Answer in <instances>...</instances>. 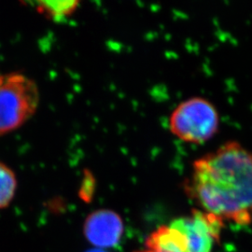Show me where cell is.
Returning a JSON list of instances; mask_svg holds the SVG:
<instances>
[{"label": "cell", "instance_id": "obj_5", "mask_svg": "<svg viewBox=\"0 0 252 252\" xmlns=\"http://www.w3.org/2000/svg\"><path fill=\"white\" fill-rule=\"evenodd\" d=\"M125 232L124 221L113 210L98 209L87 217L83 233L93 246L102 249L116 247Z\"/></svg>", "mask_w": 252, "mask_h": 252}, {"label": "cell", "instance_id": "obj_7", "mask_svg": "<svg viewBox=\"0 0 252 252\" xmlns=\"http://www.w3.org/2000/svg\"><path fill=\"white\" fill-rule=\"evenodd\" d=\"M172 252V251H158V250H151V249H144V250H140L138 252Z\"/></svg>", "mask_w": 252, "mask_h": 252}, {"label": "cell", "instance_id": "obj_2", "mask_svg": "<svg viewBox=\"0 0 252 252\" xmlns=\"http://www.w3.org/2000/svg\"><path fill=\"white\" fill-rule=\"evenodd\" d=\"M40 94L36 82L24 74L0 76V136L24 126L36 113Z\"/></svg>", "mask_w": 252, "mask_h": 252}, {"label": "cell", "instance_id": "obj_8", "mask_svg": "<svg viewBox=\"0 0 252 252\" xmlns=\"http://www.w3.org/2000/svg\"><path fill=\"white\" fill-rule=\"evenodd\" d=\"M87 252H107L106 251H103V250H100V249H95V250H90Z\"/></svg>", "mask_w": 252, "mask_h": 252}, {"label": "cell", "instance_id": "obj_4", "mask_svg": "<svg viewBox=\"0 0 252 252\" xmlns=\"http://www.w3.org/2000/svg\"><path fill=\"white\" fill-rule=\"evenodd\" d=\"M186 238V252H211L220 238L223 220L203 210L193 209L190 215L176 219L169 224Z\"/></svg>", "mask_w": 252, "mask_h": 252}, {"label": "cell", "instance_id": "obj_6", "mask_svg": "<svg viewBox=\"0 0 252 252\" xmlns=\"http://www.w3.org/2000/svg\"><path fill=\"white\" fill-rule=\"evenodd\" d=\"M17 189V178L14 171L0 162V209L8 207Z\"/></svg>", "mask_w": 252, "mask_h": 252}, {"label": "cell", "instance_id": "obj_1", "mask_svg": "<svg viewBox=\"0 0 252 252\" xmlns=\"http://www.w3.org/2000/svg\"><path fill=\"white\" fill-rule=\"evenodd\" d=\"M185 190L201 209L223 220L252 221V153L227 141L192 162Z\"/></svg>", "mask_w": 252, "mask_h": 252}, {"label": "cell", "instance_id": "obj_3", "mask_svg": "<svg viewBox=\"0 0 252 252\" xmlns=\"http://www.w3.org/2000/svg\"><path fill=\"white\" fill-rule=\"evenodd\" d=\"M169 130L180 140L202 144L213 137L220 126L219 111L213 103L202 96L180 102L172 110Z\"/></svg>", "mask_w": 252, "mask_h": 252}]
</instances>
